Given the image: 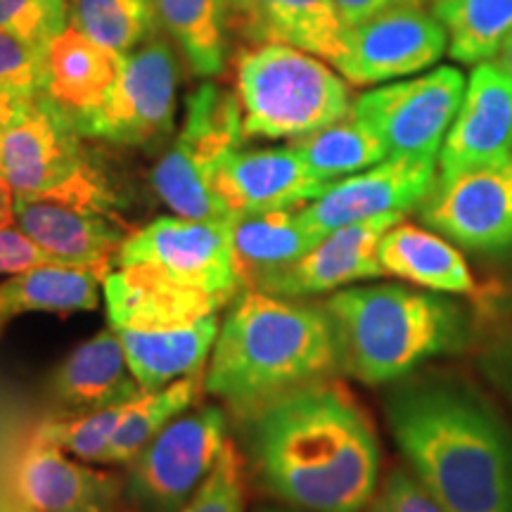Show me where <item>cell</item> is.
<instances>
[{
    "label": "cell",
    "instance_id": "ee69618b",
    "mask_svg": "<svg viewBox=\"0 0 512 512\" xmlns=\"http://www.w3.org/2000/svg\"><path fill=\"white\" fill-rule=\"evenodd\" d=\"M10 512H34V510L27 508V505H22V508H15V510H10Z\"/></svg>",
    "mask_w": 512,
    "mask_h": 512
},
{
    "label": "cell",
    "instance_id": "2e32d148",
    "mask_svg": "<svg viewBox=\"0 0 512 512\" xmlns=\"http://www.w3.org/2000/svg\"><path fill=\"white\" fill-rule=\"evenodd\" d=\"M512 155V76L496 62L472 69L439 150V178L501 164Z\"/></svg>",
    "mask_w": 512,
    "mask_h": 512
},
{
    "label": "cell",
    "instance_id": "277c9868",
    "mask_svg": "<svg viewBox=\"0 0 512 512\" xmlns=\"http://www.w3.org/2000/svg\"><path fill=\"white\" fill-rule=\"evenodd\" d=\"M323 309L335 332L339 370L366 384L401 380L427 358L453 354L467 342L465 313L439 292L349 285Z\"/></svg>",
    "mask_w": 512,
    "mask_h": 512
},
{
    "label": "cell",
    "instance_id": "9c48e42d",
    "mask_svg": "<svg viewBox=\"0 0 512 512\" xmlns=\"http://www.w3.org/2000/svg\"><path fill=\"white\" fill-rule=\"evenodd\" d=\"M178 74L174 46L155 36L121 60L110 93L76 121V131L114 145H147L166 136L174 128Z\"/></svg>",
    "mask_w": 512,
    "mask_h": 512
},
{
    "label": "cell",
    "instance_id": "f546056e",
    "mask_svg": "<svg viewBox=\"0 0 512 512\" xmlns=\"http://www.w3.org/2000/svg\"><path fill=\"white\" fill-rule=\"evenodd\" d=\"M448 34V55L460 64L491 62L512 34V0H434Z\"/></svg>",
    "mask_w": 512,
    "mask_h": 512
},
{
    "label": "cell",
    "instance_id": "484cf974",
    "mask_svg": "<svg viewBox=\"0 0 512 512\" xmlns=\"http://www.w3.org/2000/svg\"><path fill=\"white\" fill-rule=\"evenodd\" d=\"M377 256L384 275L439 294H472L475 278L458 245L413 223L399 221L382 235Z\"/></svg>",
    "mask_w": 512,
    "mask_h": 512
},
{
    "label": "cell",
    "instance_id": "ffe728a7",
    "mask_svg": "<svg viewBox=\"0 0 512 512\" xmlns=\"http://www.w3.org/2000/svg\"><path fill=\"white\" fill-rule=\"evenodd\" d=\"M17 491L34 512H117L121 501L119 479L74 463L38 437L19 460Z\"/></svg>",
    "mask_w": 512,
    "mask_h": 512
},
{
    "label": "cell",
    "instance_id": "8d00e7d4",
    "mask_svg": "<svg viewBox=\"0 0 512 512\" xmlns=\"http://www.w3.org/2000/svg\"><path fill=\"white\" fill-rule=\"evenodd\" d=\"M370 512H448L432 491L408 472L406 467H396L384 479L382 489L375 491L370 501Z\"/></svg>",
    "mask_w": 512,
    "mask_h": 512
},
{
    "label": "cell",
    "instance_id": "836d02e7",
    "mask_svg": "<svg viewBox=\"0 0 512 512\" xmlns=\"http://www.w3.org/2000/svg\"><path fill=\"white\" fill-rule=\"evenodd\" d=\"M67 22L69 0H0V31L43 50Z\"/></svg>",
    "mask_w": 512,
    "mask_h": 512
},
{
    "label": "cell",
    "instance_id": "44dd1931",
    "mask_svg": "<svg viewBox=\"0 0 512 512\" xmlns=\"http://www.w3.org/2000/svg\"><path fill=\"white\" fill-rule=\"evenodd\" d=\"M143 394L114 328L83 342L53 377L55 401L74 415L124 406Z\"/></svg>",
    "mask_w": 512,
    "mask_h": 512
},
{
    "label": "cell",
    "instance_id": "5bb4252c",
    "mask_svg": "<svg viewBox=\"0 0 512 512\" xmlns=\"http://www.w3.org/2000/svg\"><path fill=\"white\" fill-rule=\"evenodd\" d=\"M439 159L387 157L384 162L339 178L318 200L299 209L304 226L325 238L332 230L384 214L420 209L439 181Z\"/></svg>",
    "mask_w": 512,
    "mask_h": 512
},
{
    "label": "cell",
    "instance_id": "7a4b0ae2",
    "mask_svg": "<svg viewBox=\"0 0 512 512\" xmlns=\"http://www.w3.org/2000/svg\"><path fill=\"white\" fill-rule=\"evenodd\" d=\"M392 434L448 512H512V430L484 396L434 380L389 396Z\"/></svg>",
    "mask_w": 512,
    "mask_h": 512
},
{
    "label": "cell",
    "instance_id": "f1b7e54d",
    "mask_svg": "<svg viewBox=\"0 0 512 512\" xmlns=\"http://www.w3.org/2000/svg\"><path fill=\"white\" fill-rule=\"evenodd\" d=\"M290 147L306 164V169L325 183L354 176L389 157L382 138L354 114L309 136L292 140Z\"/></svg>",
    "mask_w": 512,
    "mask_h": 512
},
{
    "label": "cell",
    "instance_id": "d4e9b609",
    "mask_svg": "<svg viewBox=\"0 0 512 512\" xmlns=\"http://www.w3.org/2000/svg\"><path fill=\"white\" fill-rule=\"evenodd\" d=\"M107 316L112 325L126 328H162L219 313L230 304L214 294L190 292L166 285L128 268H112L102 280Z\"/></svg>",
    "mask_w": 512,
    "mask_h": 512
},
{
    "label": "cell",
    "instance_id": "74e56055",
    "mask_svg": "<svg viewBox=\"0 0 512 512\" xmlns=\"http://www.w3.org/2000/svg\"><path fill=\"white\" fill-rule=\"evenodd\" d=\"M479 363L491 384L512 403V311L489 332Z\"/></svg>",
    "mask_w": 512,
    "mask_h": 512
},
{
    "label": "cell",
    "instance_id": "b9f144b4",
    "mask_svg": "<svg viewBox=\"0 0 512 512\" xmlns=\"http://www.w3.org/2000/svg\"><path fill=\"white\" fill-rule=\"evenodd\" d=\"M15 223V192L0 181V228Z\"/></svg>",
    "mask_w": 512,
    "mask_h": 512
},
{
    "label": "cell",
    "instance_id": "9a60e30c",
    "mask_svg": "<svg viewBox=\"0 0 512 512\" xmlns=\"http://www.w3.org/2000/svg\"><path fill=\"white\" fill-rule=\"evenodd\" d=\"M74 121L38 95L24 119L0 133V181L15 197H41L88 162Z\"/></svg>",
    "mask_w": 512,
    "mask_h": 512
},
{
    "label": "cell",
    "instance_id": "60d3db41",
    "mask_svg": "<svg viewBox=\"0 0 512 512\" xmlns=\"http://www.w3.org/2000/svg\"><path fill=\"white\" fill-rule=\"evenodd\" d=\"M36 98H29V95H19V93H12V91H5V88H0V133H3L5 128H10L12 124H17L19 119L27 117V114L31 112V107H34Z\"/></svg>",
    "mask_w": 512,
    "mask_h": 512
},
{
    "label": "cell",
    "instance_id": "4fadbf2b",
    "mask_svg": "<svg viewBox=\"0 0 512 512\" xmlns=\"http://www.w3.org/2000/svg\"><path fill=\"white\" fill-rule=\"evenodd\" d=\"M420 219L470 252H512V155L501 164L439 178Z\"/></svg>",
    "mask_w": 512,
    "mask_h": 512
},
{
    "label": "cell",
    "instance_id": "e575fe53",
    "mask_svg": "<svg viewBox=\"0 0 512 512\" xmlns=\"http://www.w3.org/2000/svg\"><path fill=\"white\" fill-rule=\"evenodd\" d=\"M242 470L233 441L226 439L219 458L204 482L178 512H242Z\"/></svg>",
    "mask_w": 512,
    "mask_h": 512
},
{
    "label": "cell",
    "instance_id": "8992f818",
    "mask_svg": "<svg viewBox=\"0 0 512 512\" xmlns=\"http://www.w3.org/2000/svg\"><path fill=\"white\" fill-rule=\"evenodd\" d=\"M15 226L53 259L91 268L102 280L128 238L117 195L91 159L60 188L41 197H15Z\"/></svg>",
    "mask_w": 512,
    "mask_h": 512
},
{
    "label": "cell",
    "instance_id": "cb8c5ba5",
    "mask_svg": "<svg viewBox=\"0 0 512 512\" xmlns=\"http://www.w3.org/2000/svg\"><path fill=\"white\" fill-rule=\"evenodd\" d=\"M323 238L304 226L299 209L240 214L233 219V266L240 290H259Z\"/></svg>",
    "mask_w": 512,
    "mask_h": 512
},
{
    "label": "cell",
    "instance_id": "52a82bcc",
    "mask_svg": "<svg viewBox=\"0 0 512 512\" xmlns=\"http://www.w3.org/2000/svg\"><path fill=\"white\" fill-rule=\"evenodd\" d=\"M245 140L238 95L202 83L185 102L176 143L152 169V188L183 219H233L214 190L219 166Z\"/></svg>",
    "mask_w": 512,
    "mask_h": 512
},
{
    "label": "cell",
    "instance_id": "603a6c76",
    "mask_svg": "<svg viewBox=\"0 0 512 512\" xmlns=\"http://www.w3.org/2000/svg\"><path fill=\"white\" fill-rule=\"evenodd\" d=\"M121 60V55L98 46L74 27H67L46 48L43 95L76 124L110 93L119 76Z\"/></svg>",
    "mask_w": 512,
    "mask_h": 512
},
{
    "label": "cell",
    "instance_id": "7bdbcfd3",
    "mask_svg": "<svg viewBox=\"0 0 512 512\" xmlns=\"http://www.w3.org/2000/svg\"><path fill=\"white\" fill-rule=\"evenodd\" d=\"M496 64L503 69V72H508L512 76V34H510L508 41L503 43L501 53L496 55Z\"/></svg>",
    "mask_w": 512,
    "mask_h": 512
},
{
    "label": "cell",
    "instance_id": "83f0119b",
    "mask_svg": "<svg viewBox=\"0 0 512 512\" xmlns=\"http://www.w3.org/2000/svg\"><path fill=\"white\" fill-rule=\"evenodd\" d=\"M166 29L197 76H216L226 67L228 0H155Z\"/></svg>",
    "mask_w": 512,
    "mask_h": 512
},
{
    "label": "cell",
    "instance_id": "8fae6325",
    "mask_svg": "<svg viewBox=\"0 0 512 512\" xmlns=\"http://www.w3.org/2000/svg\"><path fill=\"white\" fill-rule=\"evenodd\" d=\"M223 444L226 418L219 408L171 420L128 463V496L147 512H178L211 472Z\"/></svg>",
    "mask_w": 512,
    "mask_h": 512
},
{
    "label": "cell",
    "instance_id": "6da1fadb",
    "mask_svg": "<svg viewBox=\"0 0 512 512\" xmlns=\"http://www.w3.org/2000/svg\"><path fill=\"white\" fill-rule=\"evenodd\" d=\"M252 453L264 484L309 512H363L380 477L373 422L339 382L320 380L256 411Z\"/></svg>",
    "mask_w": 512,
    "mask_h": 512
},
{
    "label": "cell",
    "instance_id": "e0dca14e",
    "mask_svg": "<svg viewBox=\"0 0 512 512\" xmlns=\"http://www.w3.org/2000/svg\"><path fill=\"white\" fill-rule=\"evenodd\" d=\"M403 216L406 214H384L332 230L302 259L271 275L259 290L275 297L299 299L342 290L358 280L380 278L384 271L377 247L382 235L403 221Z\"/></svg>",
    "mask_w": 512,
    "mask_h": 512
},
{
    "label": "cell",
    "instance_id": "30bf717a",
    "mask_svg": "<svg viewBox=\"0 0 512 512\" xmlns=\"http://www.w3.org/2000/svg\"><path fill=\"white\" fill-rule=\"evenodd\" d=\"M465 86L463 72L444 64L415 79L387 83L358 95L351 114L382 138L389 157L439 159Z\"/></svg>",
    "mask_w": 512,
    "mask_h": 512
},
{
    "label": "cell",
    "instance_id": "3957f363",
    "mask_svg": "<svg viewBox=\"0 0 512 512\" xmlns=\"http://www.w3.org/2000/svg\"><path fill=\"white\" fill-rule=\"evenodd\" d=\"M339 370L323 306L242 290L223 320L204 387L247 415Z\"/></svg>",
    "mask_w": 512,
    "mask_h": 512
},
{
    "label": "cell",
    "instance_id": "7c38bea8",
    "mask_svg": "<svg viewBox=\"0 0 512 512\" xmlns=\"http://www.w3.org/2000/svg\"><path fill=\"white\" fill-rule=\"evenodd\" d=\"M448 50L444 24L425 5H396L344 29L335 67L354 86L425 72Z\"/></svg>",
    "mask_w": 512,
    "mask_h": 512
},
{
    "label": "cell",
    "instance_id": "d590c367",
    "mask_svg": "<svg viewBox=\"0 0 512 512\" xmlns=\"http://www.w3.org/2000/svg\"><path fill=\"white\" fill-rule=\"evenodd\" d=\"M0 88L29 98L41 95L46 88V50L0 31Z\"/></svg>",
    "mask_w": 512,
    "mask_h": 512
},
{
    "label": "cell",
    "instance_id": "ac0fdd59",
    "mask_svg": "<svg viewBox=\"0 0 512 512\" xmlns=\"http://www.w3.org/2000/svg\"><path fill=\"white\" fill-rule=\"evenodd\" d=\"M330 185L313 176L290 145L268 150L238 147L223 159L214 178L216 195L230 216L302 209L318 200Z\"/></svg>",
    "mask_w": 512,
    "mask_h": 512
},
{
    "label": "cell",
    "instance_id": "ab89813d",
    "mask_svg": "<svg viewBox=\"0 0 512 512\" xmlns=\"http://www.w3.org/2000/svg\"><path fill=\"white\" fill-rule=\"evenodd\" d=\"M427 0H335L339 17H342L344 27H354L363 19L377 15L396 5H425Z\"/></svg>",
    "mask_w": 512,
    "mask_h": 512
},
{
    "label": "cell",
    "instance_id": "4dcf8cb0",
    "mask_svg": "<svg viewBox=\"0 0 512 512\" xmlns=\"http://www.w3.org/2000/svg\"><path fill=\"white\" fill-rule=\"evenodd\" d=\"M204 375H207L204 370H197V373L171 382L159 392L143 394L140 399L128 403L124 418L107 446L105 463H131L171 420H176L185 408L192 406L204 384Z\"/></svg>",
    "mask_w": 512,
    "mask_h": 512
},
{
    "label": "cell",
    "instance_id": "4316f807",
    "mask_svg": "<svg viewBox=\"0 0 512 512\" xmlns=\"http://www.w3.org/2000/svg\"><path fill=\"white\" fill-rule=\"evenodd\" d=\"M102 278L91 268L43 264L0 285V335L24 313H83L100 302Z\"/></svg>",
    "mask_w": 512,
    "mask_h": 512
},
{
    "label": "cell",
    "instance_id": "ba28073f",
    "mask_svg": "<svg viewBox=\"0 0 512 512\" xmlns=\"http://www.w3.org/2000/svg\"><path fill=\"white\" fill-rule=\"evenodd\" d=\"M233 219L162 216L128 235L114 268L235 302L242 290L233 266Z\"/></svg>",
    "mask_w": 512,
    "mask_h": 512
},
{
    "label": "cell",
    "instance_id": "f6af8a7d",
    "mask_svg": "<svg viewBox=\"0 0 512 512\" xmlns=\"http://www.w3.org/2000/svg\"><path fill=\"white\" fill-rule=\"evenodd\" d=\"M261 512H285V510H261Z\"/></svg>",
    "mask_w": 512,
    "mask_h": 512
},
{
    "label": "cell",
    "instance_id": "f35d334b",
    "mask_svg": "<svg viewBox=\"0 0 512 512\" xmlns=\"http://www.w3.org/2000/svg\"><path fill=\"white\" fill-rule=\"evenodd\" d=\"M43 264H62L24 235L15 223L0 228V275H17Z\"/></svg>",
    "mask_w": 512,
    "mask_h": 512
},
{
    "label": "cell",
    "instance_id": "d6a6232c",
    "mask_svg": "<svg viewBox=\"0 0 512 512\" xmlns=\"http://www.w3.org/2000/svg\"><path fill=\"white\" fill-rule=\"evenodd\" d=\"M126 406L105 408L86 415H76L74 420H50L38 427L34 437L48 441V444L60 446L72 456L88 460V463H105L107 446H110L112 434L117 432L121 418H124Z\"/></svg>",
    "mask_w": 512,
    "mask_h": 512
},
{
    "label": "cell",
    "instance_id": "d6986e66",
    "mask_svg": "<svg viewBox=\"0 0 512 512\" xmlns=\"http://www.w3.org/2000/svg\"><path fill=\"white\" fill-rule=\"evenodd\" d=\"M228 27L252 46L287 43L332 64L347 29L335 0H228Z\"/></svg>",
    "mask_w": 512,
    "mask_h": 512
},
{
    "label": "cell",
    "instance_id": "5b68a950",
    "mask_svg": "<svg viewBox=\"0 0 512 512\" xmlns=\"http://www.w3.org/2000/svg\"><path fill=\"white\" fill-rule=\"evenodd\" d=\"M235 86L245 138L297 140L349 117L351 88L316 55L287 43L242 50Z\"/></svg>",
    "mask_w": 512,
    "mask_h": 512
},
{
    "label": "cell",
    "instance_id": "7402d4cb",
    "mask_svg": "<svg viewBox=\"0 0 512 512\" xmlns=\"http://www.w3.org/2000/svg\"><path fill=\"white\" fill-rule=\"evenodd\" d=\"M124 344L128 366L145 394L159 392L171 382L204 370L209 351L221 332L219 313L162 325V328H126L112 325Z\"/></svg>",
    "mask_w": 512,
    "mask_h": 512
},
{
    "label": "cell",
    "instance_id": "1f68e13d",
    "mask_svg": "<svg viewBox=\"0 0 512 512\" xmlns=\"http://www.w3.org/2000/svg\"><path fill=\"white\" fill-rule=\"evenodd\" d=\"M69 27L121 57L157 36L155 0H69Z\"/></svg>",
    "mask_w": 512,
    "mask_h": 512
}]
</instances>
